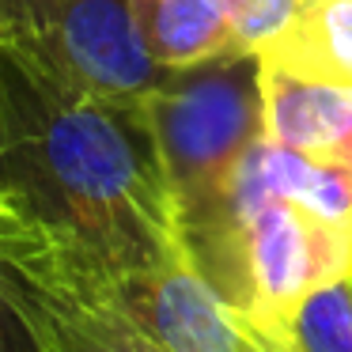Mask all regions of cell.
<instances>
[{
    "instance_id": "2",
    "label": "cell",
    "mask_w": 352,
    "mask_h": 352,
    "mask_svg": "<svg viewBox=\"0 0 352 352\" xmlns=\"http://www.w3.org/2000/svg\"><path fill=\"white\" fill-rule=\"evenodd\" d=\"M182 243L220 205L239 160L265 137L261 65L254 54H223L190 69H167L144 99Z\"/></svg>"
},
{
    "instance_id": "14",
    "label": "cell",
    "mask_w": 352,
    "mask_h": 352,
    "mask_svg": "<svg viewBox=\"0 0 352 352\" xmlns=\"http://www.w3.org/2000/svg\"><path fill=\"white\" fill-rule=\"evenodd\" d=\"M148 344H152V341H148ZM155 352H160V349H155Z\"/></svg>"
},
{
    "instance_id": "7",
    "label": "cell",
    "mask_w": 352,
    "mask_h": 352,
    "mask_svg": "<svg viewBox=\"0 0 352 352\" xmlns=\"http://www.w3.org/2000/svg\"><path fill=\"white\" fill-rule=\"evenodd\" d=\"M261 102L269 140L352 167V84H314L261 65Z\"/></svg>"
},
{
    "instance_id": "10",
    "label": "cell",
    "mask_w": 352,
    "mask_h": 352,
    "mask_svg": "<svg viewBox=\"0 0 352 352\" xmlns=\"http://www.w3.org/2000/svg\"><path fill=\"white\" fill-rule=\"evenodd\" d=\"M284 333L296 352H352V269L314 288Z\"/></svg>"
},
{
    "instance_id": "9",
    "label": "cell",
    "mask_w": 352,
    "mask_h": 352,
    "mask_svg": "<svg viewBox=\"0 0 352 352\" xmlns=\"http://www.w3.org/2000/svg\"><path fill=\"white\" fill-rule=\"evenodd\" d=\"M261 65L314 84H352V0H303Z\"/></svg>"
},
{
    "instance_id": "13",
    "label": "cell",
    "mask_w": 352,
    "mask_h": 352,
    "mask_svg": "<svg viewBox=\"0 0 352 352\" xmlns=\"http://www.w3.org/2000/svg\"><path fill=\"white\" fill-rule=\"evenodd\" d=\"M254 333H258L261 352H296V344L288 341L284 329H258V326H254Z\"/></svg>"
},
{
    "instance_id": "1",
    "label": "cell",
    "mask_w": 352,
    "mask_h": 352,
    "mask_svg": "<svg viewBox=\"0 0 352 352\" xmlns=\"http://www.w3.org/2000/svg\"><path fill=\"white\" fill-rule=\"evenodd\" d=\"M0 223L102 276L190 258L144 102L72 95L8 50Z\"/></svg>"
},
{
    "instance_id": "3",
    "label": "cell",
    "mask_w": 352,
    "mask_h": 352,
    "mask_svg": "<svg viewBox=\"0 0 352 352\" xmlns=\"http://www.w3.org/2000/svg\"><path fill=\"white\" fill-rule=\"evenodd\" d=\"M0 50L110 102H144L167 76L140 42L133 0H0Z\"/></svg>"
},
{
    "instance_id": "6",
    "label": "cell",
    "mask_w": 352,
    "mask_h": 352,
    "mask_svg": "<svg viewBox=\"0 0 352 352\" xmlns=\"http://www.w3.org/2000/svg\"><path fill=\"white\" fill-rule=\"evenodd\" d=\"M87 269V265H84ZM95 273V269H91ZM118 311L160 352H261L254 326L193 269L190 258L140 273H95Z\"/></svg>"
},
{
    "instance_id": "8",
    "label": "cell",
    "mask_w": 352,
    "mask_h": 352,
    "mask_svg": "<svg viewBox=\"0 0 352 352\" xmlns=\"http://www.w3.org/2000/svg\"><path fill=\"white\" fill-rule=\"evenodd\" d=\"M133 19L160 69H190L223 54H243L223 0H133Z\"/></svg>"
},
{
    "instance_id": "11",
    "label": "cell",
    "mask_w": 352,
    "mask_h": 352,
    "mask_svg": "<svg viewBox=\"0 0 352 352\" xmlns=\"http://www.w3.org/2000/svg\"><path fill=\"white\" fill-rule=\"evenodd\" d=\"M235 27V46L243 54H261L284 34L303 0H223Z\"/></svg>"
},
{
    "instance_id": "5",
    "label": "cell",
    "mask_w": 352,
    "mask_h": 352,
    "mask_svg": "<svg viewBox=\"0 0 352 352\" xmlns=\"http://www.w3.org/2000/svg\"><path fill=\"white\" fill-rule=\"evenodd\" d=\"M0 292L23 314L38 352H155L91 269L4 223Z\"/></svg>"
},
{
    "instance_id": "12",
    "label": "cell",
    "mask_w": 352,
    "mask_h": 352,
    "mask_svg": "<svg viewBox=\"0 0 352 352\" xmlns=\"http://www.w3.org/2000/svg\"><path fill=\"white\" fill-rule=\"evenodd\" d=\"M0 352H38L23 314L12 307V299L4 292H0Z\"/></svg>"
},
{
    "instance_id": "4",
    "label": "cell",
    "mask_w": 352,
    "mask_h": 352,
    "mask_svg": "<svg viewBox=\"0 0 352 352\" xmlns=\"http://www.w3.org/2000/svg\"><path fill=\"white\" fill-rule=\"evenodd\" d=\"M352 269V228L284 197H265L235 220L228 303L258 329H288L307 296Z\"/></svg>"
}]
</instances>
